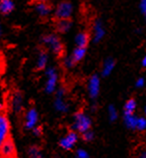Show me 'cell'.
Listing matches in <instances>:
<instances>
[{"mask_svg":"<svg viewBox=\"0 0 146 158\" xmlns=\"http://www.w3.org/2000/svg\"><path fill=\"white\" fill-rule=\"evenodd\" d=\"M92 126V120L85 112L78 111L73 115V123L71 129L77 133H84L91 129Z\"/></svg>","mask_w":146,"mask_h":158,"instance_id":"6da1fadb","label":"cell"},{"mask_svg":"<svg viewBox=\"0 0 146 158\" xmlns=\"http://www.w3.org/2000/svg\"><path fill=\"white\" fill-rule=\"evenodd\" d=\"M45 75L47 79L45 82V92L47 94H52L57 90V82H58V74L54 67H47L45 69Z\"/></svg>","mask_w":146,"mask_h":158,"instance_id":"7a4b0ae2","label":"cell"},{"mask_svg":"<svg viewBox=\"0 0 146 158\" xmlns=\"http://www.w3.org/2000/svg\"><path fill=\"white\" fill-rule=\"evenodd\" d=\"M42 43L49 50L53 52L56 55H60L63 52V44L61 43L60 39L54 34H48L42 37Z\"/></svg>","mask_w":146,"mask_h":158,"instance_id":"3957f363","label":"cell"},{"mask_svg":"<svg viewBox=\"0 0 146 158\" xmlns=\"http://www.w3.org/2000/svg\"><path fill=\"white\" fill-rule=\"evenodd\" d=\"M73 5L69 1H61L57 4V6L54 10V15L58 20L61 19H69L73 14Z\"/></svg>","mask_w":146,"mask_h":158,"instance_id":"277c9868","label":"cell"},{"mask_svg":"<svg viewBox=\"0 0 146 158\" xmlns=\"http://www.w3.org/2000/svg\"><path fill=\"white\" fill-rule=\"evenodd\" d=\"M53 106L55 110L60 113H67L69 111V105L65 100V89L63 87H60L56 90Z\"/></svg>","mask_w":146,"mask_h":158,"instance_id":"5b68a950","label":"cell"},{"mask_svg":"<svg viewBox=\"0 0 146 158\" xmlns=\"http://www.w3.org/2000/svg\"><path fill=\"white\" fill-rule=\"evenodd\" d=\"M78 139H79L78 133L76 131L71 130L59 140V146L66 151L72 150L75 147V145L77 144Z\"/></svg>","mask_w":146,"mask_h":158,"instance_id":"8992f818","label":"cell"},{"mask_svg":"<svg viewBox=\"0 0 146 158\" xmlns=\"http://www.w3.org/2000/svg\"><path fill=\"white\" fill-rule=\"evenodd\" d=\"M100 85H101V81H100V77L97 74H94L89 78L88 83H87V91H88L89 97L93 100H95L99 96Z\"/></svg>","mask_w":146,"mask_h":158,"instance_id":"52a82bcc","label":"cell"},{"mask_svg":"<svg viewBox=\"0 0 146 158\" xmlns=\"http://www.w3.org/2000/svg\"><path fill=\"white\" fill-rule=\"evenodd\" d=\"M39 120L38 112L34 107L29 108L25 114V120H24V127L28 130H33L36 127L37 123Z\"/></svg>","mask_w":146,"mask_h":158,"instance_id":"ba28073f","label":"cell"},{"mask_svg":"<svg viewBox=\"0 0 146 158\" xmlns=\"http://www.w3.org/2000/svg\"><path fill=\"white\" fill-rule=\"evenodd\" d=\"M10 133V122L5 113L0 115V144L9 138Z\"/></svg>","mask_w":146,"mask_h":158,"instance_id":"9c48e42d","label":"cell"},{"mask_svg":"<svg viewBox=\"0 0 146 158\" xmlns=\"http://www.w3.org/2000/svg\"><path fill=\"white\" fill-rule=\"evenodd\" d=\"M1 156L2 158H12L15 155V145L10 138L1 143Z\"/></svg>","mask_w":146,"mask_h":158,"instance_id":"30bf717a","label":"cell"},{"mask_svg":"<svg viewBox=\"0 0 146 158\" xmlns=\"http://www.w3.org/2000/svg\"><path fill=\"white\" fill-rule=\"evenodd\" d=\"M105 36V28L101 20H96L93 24V41L94 43L100 42Z\"/></svg>","mask_w":146,"mask_h":158,"instance_id":"8fae6325","label":"cell"},{"mask_svg":"<svg viewBox=\"0 0 146 158\" xmlns=\"http://www.w3.org/2000/svg\"><path fill=\"white\" fill-rule=\"evenodd\" d=\"M11 109L16 114H19L23 109V95L20 92H15L10 101Z\"/></svg>","mask_w":146,"mask_h":158,"instance_id":"7c38bea8","label":"cell"},{"mask_svg":"<svg viewBox=\"0 0 146 158\" xmlns=\"http://www.w3.org/2000/svg\"><path fill=\"white\" fill-rule=\"evenodd\" d=\"M137 119H138V116H136L134 113H123L124 125L129 130H136Z\"/></svg>","mask_w":146,"mask_h":158,"instance_id":"4fadbf2b","label":"cell"},{"mask_svg":"<svg viewBox=\"0 0 146 158\" xmlns=\"http://www.w3.org/2000/svg\"><path fill=\"white\" fill-rule=\"evenodd\" d=\"M35 11L41 17H46L52 12V7L47 2H37L35 5Z\"/></svg>","mask_w":146,"mask_h":158,"instance_id":"5bb4252c","label":"cell"},{"mask_svg":"<svg viewBox=\"0 0 146 158\" xmlns=\"http://www.w3.org/2000/svg\"><path fill=\"white\" fill-rule=\"evenodd\" d=\"M115 68V61L113 58H107L104 60L103 65H102V70H101V75L103 77H108L110 74L113 72Z\"/></svg>","mask_w":146,"mask_h":158,"instance_id":"9a60e30c","label":"cell"},{"mask_svg":"<svg viewBox=\"0 0 146 158\" xmlns=\"http://www.w3.org/2000/svg\"><path fill=\"white\" fill-rule=\"evenodd\" d=\"M90 41V36L86 31H81L75 36V44L77 47H84L86 48Z\"/></svg>","mask_w":146,"mask_h":158,"instance_id":"2e32d148","label":"cell"},{"mask_svg":"<svg viewBox=\"0 0 146 158\" xmlns=\"http://www.w3.org/2000/svg\"><path fill=\"white\" fill-rule=\"evenodd\" d=\"M14 9L13 0H0V12L2 14H9Z\"/></svg>","mask_w":146,"mask_h":158,"instance_id":"e0dca14e","label":"cell"},{"mask_svg":"<svg viewBox=\"0 0 146 158\" xmlns=\"http://www.w3.org/2000/svg\"><path fill=\"white\" fill-rule=\"evenodd\" d=\"M72 27V22L70 19H61L58 20L56 23V29L58 32L60 33H66L68 32Z\"/></svg>","mask_w":146,"mask_h":158,"instance_id":"ac0fdd59","label":"cell"},{"mask_svg":"<svg viewBox=\"0 0 146 158\" xmlns=\"http://www.w3.org/2000/svg\"><path fill=\"white\" fill-rule=\"evenodd\" d=\"M47 63H48V54L45 51H41L38 54V57H37L36 60V68L39 70L46 69Z\"/></svg>","mask_w":146,"mask_h":158,"instance_id":"d6986e66","label":"cell"},{"mask_svg":"<svg viewBox=\"0 0 146 158\" xmlns=\"http://www.w3.org/2000/svg\"><path fill=\"white\" fill-rule=\"evenodd\" d=\"M86 48H84V47H75L74 48V50H73V52H72V58L74 59V61L76 62H79V61H81L83 58L85 57V55H86Z\"/></svg>","mask_w":146,"mask_h":158,"instance_id":"ffe728a7","label":"cell"},{"mask_svg":"<svg viewBox=\"0 0 146 158\" xmlns=\"http://www.w3.org/2000/svg\"><path fill=\"white\" fill-rule=\"evenodd\" d=\"M137 107V103L134 98H130L125 102L123 106V113H134Z\"/></svg>","mask_w":146,"mask_h":158,"instance_id":"44dd1931","label":"cell"},{"mask_svg":"<svg viewBox=\"0 0 146 158\" xmlns=\"http://www.w3.org/2000/svg\"><path fill=\"white\" fill-rule=\"evenodd\" d=\"M29 158H44L43 153L38 146H31L28 149Z\"/></svg>","mask_w":146,"mask_h":158,"instance_id":"7402d4cb","label":"cell"},{"mask_svg":"<svg viewBox=\"0 0 146 158\" xmlns=\"http://www.w3.org/2000/svg\"><path fill=\"white\" fill-rule=\"evenodd\" d=\"M107 114H108V118L111 122H114L118 119V111L116 109V107L114 105H109L107 108Z\"/></svg>","mask_w":146,"mask_h":158,"instance_id":"603a6c76","label":"cell"},{"mask_svg":"<svg viewBox=\"0 0 146 158\" xmlns=\"http://www.w3.org/2000/svg\"><path fill=\"white\" fill-rule=\"evenodd\" d=\"M136 130L138 131H145L146 130V117H138L137 119V126Z\"/></svg>","mask_w":146,"mask_h":158,"instance_id":"cb8c5ba5","label":"cell"},{"mask_svg":"<svg viewBox=\"0 0 146 158\" xmlns=\"http://www.w3.org/2000/svg\"><path fill=\"white\" fill-rule=\"evenodd\" d=\"M94 132L92 130H88V131H86L84 133H82V139L86 141V142H91L92 140H94Z\"/></svg>","mask_w":146,"mask_h":158,"instance_id":"d4e9b609","label":"cell"},{"mask_svg":"<svg viewBox=\"0 0 146 158\" xmlns=\"http://www.w3.org/2000/svg\"><path fill=\"white\" fill-rule=\"evenodd\" d=\"M76 63V62L74 61V59L72 58V56H67V57H65L64 59H63V64L66 68H72L74 64Z\"/></svg>","mask_w":146,"mask_h":158,"instance_id":"484cf974","label":"cell"},{"mask_svg":"<svg viewBox=\"0 0 146 158\" xmlns=\"http://www.w3.org/2000/svg\"><path fill=\"white\" fill-rule=\"evenodd\" d=\"M75 156H76V158H89V153L85 149L78 148L75 152Z\"/></svg>","mask_w":146,"mask_h":158,"instance_id":"4316f807","label":"cell"},{"mask_svg":"<svg viewBox=\"0 0 146 158\" xmlns=\"http://www.w3.org/2000/svg\"><path fill=\"white\" fill-rule=\"evenodd\" d=\"M135 158H146V147H141L137 151Z\"/></svg>","mask_w":146,"mask_h":158,"instance_id":"83f0119b","label":"cell"},{"mask_svg":"<svg viewBox=\"0 0 146 158\" xmlns=\"http://www.w3.org/2000/svg\"><path fill=\"white\" fill-rule=\"evenodd\" d=\"M145 78L144 77H139L137 80L135 81V86L137 88H142V87L145 86Z\"/></svg>","mask_w":146,"mask_h":158,"instance_id":"f1b7e54d","label":"cell"},{"mask_svg":"<svg viewBox=\"0 0 146 158\" xmlns=\"http://www.w3.org/2000/svg\"><path fill=\"white\" fill-rule=\"evenodd\" d=\"M139 8H140V11L146 15V0H140Z\"/></svg>","mask_w":146,"mask_h":158,"instance_id":"f546056e","label":"cell"},{"mask_svg":"<svg viewBox=\"0 0 146 158\" xmlns=\"http://www.w3.org/2000/svg\"><path fill=\"white\" fill-rule=\"evenodd\" d=\"M32 131H33V133H34V135H36V136H40L41 134H42V129H41L40 126H36Z\"/></svg>","mask_w":146,"mask_h":158,"instance_id":"4dcf8cb0","label":"cell"},{"mask_svg":"<svg viewBox=\"0 0 146 158\" xmlns=\"http://www.w3.org/2000/svg\"><path fill=\"white\" fill-rule=\"evenodd\" d=\"M141 64H142L143 67H146V53H145V55L143 56L142 58V61H141Z\"/></svg>","mask_w":146,"mask_h":158,"instance_id":"1f68e13d","label":"cell"},{"mask_svg":"<svg viewBox=\"0 0 146 158\" xmlns=\"http://www.w3.org/2000/svg\"><path fill=\"white\" fill-rule=\"evenodd\" d=\"M37 2H49V1H51V0H36Z\"/></svg>","mask_w":146,"mask_h":158,"instance_id":"d6a6232c","label":"cell"},{"mask_svg":"<svg viewBox=\"0 0 146 158\" xmlns=\"http://www.w3.org/2000/svg\"><path fill=\"white\" fill-rule=\"evenodd\" d=\"M144 114L146 115V104H145V106H144Z\"/></svg>","mask_w":146,"mask_h":158,"instance_id":"836d02e7","label":"cell"},{"mask_svg":"<svg viewBox=\"0 0 146 158\" xmlns=\"http://www.w3.org/2000/svg\"><path fill=\"white\" fill-rule=\"evenodd\" d=\"M55 158H59V157H55Z\"/></svg>","mask_w":146,"mask_h":158,"instance_id":"e575fe53","label":"cell"},{"mask_svg":"<svg viewBox=\"0 0 146 158\" xmlns=\"http://www.w3.org/2000/svg\"><path fill=\"white\" fill-rule=\"evenodd\" d=\"M145 16H146V15H145ZM145 20H146V17H145Z\"/></svg>","mask_w":146,"mask_h":158,"instance_id":"d590c367","label":"cell"}]
</instances>
